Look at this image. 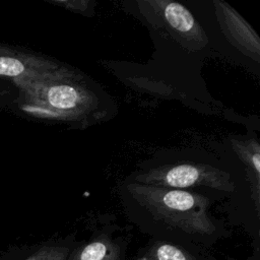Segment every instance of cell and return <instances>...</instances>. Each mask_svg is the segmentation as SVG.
<instances>
[{"mask_svg": "<svg viewBox=\"0 0 260 260\" xmlns=\"http://www.w3.org/2000/svg\"><path fill=\"white\" fill-rule=\"evenodd\" d=\"M122 200L148 218L176 231L210 236L216 226L208 213L211 204L205 194L144 185L126 179L119 188Z\"/></svg>", "mask_w": 260, "mask_h": 260, "instance_id": "1", "label": "cell"}, {"mask_svg": "<svg viewBox=\"0 0 260 260\" xmlns=\"http://www.w3.org/2000/svg\"><path fill=\"white\" fill-rule=\"evenodd\" d=\"M233 147L246 166L249 172L250 180H254L255 184L259 187V176H260V147L257 140L251 139H233Z\"/></svg>", "mask_w": 260, "mask_h": 260, "instance_id": "6", "label": "cell"}, {"mask_svg": "<svg viewBox=\"0 0 260 260\" xmlns=\"http://www.w3.org/2000/svg\"><path fill=\"white\" fill-rule=\"evenodd\" d=\"M66 66L29 50L0 43V76L13 84L53 78Z\"/></svg>", "mask_w": 260, "mask_h": 260, "instance_id": "4", "label": "cell"}, {"mask_svg": "<svg viewBox=\"0 0 260 260\" xmlns=\"http://www.w3.org/2000/svg\"><path fill=\"white\" fill-rule=\"evenodd\" d=\"M133 182L197 192L199 189L222 193L236 191V182L231 173L210 162L174 160L152 165L130 176ZM199 193V192H198Z\"/></svg>", "mask_w": 260, "mask_h": 260, "instance_id": "3", "label": "cell"}, {"mask_svg": "<svg viewBox=\"0 0 260 260\" xmlns=\"http://www.w3.org/2000/svg\"><path fill=\"white\" fill-rule=\"evenodd\" d=\"M161 15L164 22L175 32L184 37L195 38L198 34V25L191 11L183 4L172 1H149Z\"/></svg>", "mask_w": 260, "mask_h": 260, "instance_id": "5", "label": "cell"}, {"mask_svg": "<svg viewBox=\"0 0 260 260\" xmlns=\"http://www.w3.org/2000/svg\"><path fill=\"white\" fill-rule=\"evenodd\" d=\"M71 260H121L119 249L110 240H95L78 250Z\"/></svg>", "mask_w": 260, "mask_h": 260, "instance_id": "7", "label": "cell"}, {"mask_svg": "<svg viewBox=\"0 0 260 260\" xmlns=\"http://www.w3.org/2000/svg\"><path fill=\"white\" fill-rule=\"evenodd\" d=\"M68 250L63 247H42L24 260H66Z\"/></svg>", "mask_w": 260, "mask_h": 260, "instance_id": "9", "label": "cell"}, {"mask_svg": "<svg viewBox=\"0 0 260 260\" xmlns=\"http://www.w3.org/2000/svg\"><path fill=\"white\" fill-rule=\"evenodd\" d=\"M8 95V91L5 89V88H2L0 87V103L3 102Z\"/></svg>", "mask_w": 260, "mask_h": 260, "instance_id": "10", "label": "cell"}, {"mask_svg": "<svg viewBox=\"0 0 260 260\" xmlns=\"http://www.w3.org/2000/svg\"><path fill=\"white\" fill-rule=\"evenodd\" d=\"M148 260H194L181 248L167 243L153 246L148 253Z\"/></svg>", "mask_w": 260, "mask_h": 260, "instance_id": "8", "label": "cell"}, {"mask_svg": "<svg viewBox=\"0 0 260 260\" xmlns=\"http://www.w3.org/2000/svg\"><path fill=\"white\" fill-rule=\"evenodd\" d=\"M81 78L65 67L53 78L15 83L19 95L14 105L20 113L41 120L89 122V115L96 120L100 96Z\"/></svg>", "mask_w": 260, "mask_h": 260, "instance_id": "2", "label": "cell"}]
</instances>
